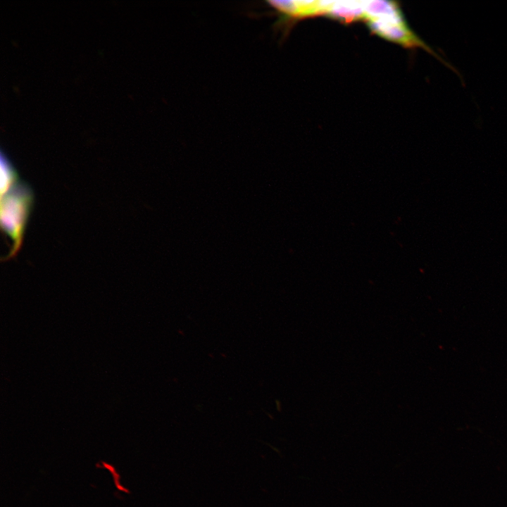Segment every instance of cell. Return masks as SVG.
Masks as SVG:
<instances>
[{"mask_svg":"<svg viewBox=\"0 0 507 507\" xmlns=\"http://www.w3.org/2000/svg\"><path fill=\"white\" fill-rule=\"evenodd\" d=\"M320 14L344 22L364 19L363 1H320Z\"/></svg>","mask_w":507,"mask_h":507,"instance_id":"4","label":"cell"},{"mask_svg":"<svg viewBox=\"0 0 507 507\" xmlns=\"http://www.w3.org/2000/svg\"><path fill=\"white\" fill-rule=\"evenodd\" d=\"M20 180L17 170L8 158L1 154V196H3Z\"/></svg>","mask_w":507,"mask_h":507,"instance_id":"5","label":"cell"},{"mask_svg":"<svg viewBox=\"0 0 507 507\" xmlns=\"http://www.w3.org/2000/svg\"><path fill=\"white\" fill-rule=\"evenodd\" d=\"M267 3L279 16L277 24L320 14V1H268Z\"/></svg>","mask_w":507,"mask_h":507,"instance_id":"3","label":"cell"},{"mask_svg":"<svg viewBox=\"0 0 507 507\" xmlns=\"http://www.w3.org/2000/svg\"><path fill=\"white\" fill-rule=\"evenodd\" d=\"M33 204L32 189L22 181L1 196V228L13 242L11 251L5 260L13 258L21 249Z\"/></svg>","mask_w":507,"mask_h":507,"instance_id":"1","label":"cell"},{"mask_svg":"<svg viewBox=\"0 0 507 507\" xmlns=\"http://www.w3.org/2000/svg\"><path fill=\"white\" fill-rule=\"evenodd\" d=\"M365 20L370 29L382 37L406 47L422 48L444 63V61L408 26L401 10L394 2Z\"/></svg>","mask_w":507,"mask_h":507,"instance_id":"2","label":"cell"}]
</instances>
